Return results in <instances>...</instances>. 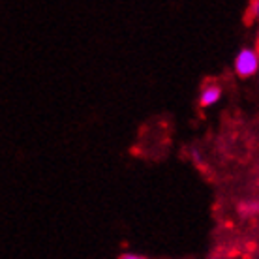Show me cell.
Instances as JSON below:
<instances>
[{"mask_svg": "<svg viewBox=\"0 0 259 259\" xmlns=\"http://www.w3.org/2000/svg\"><path fill=\"white\" fill-rule=\"evenodd\" d=\"M259 68V55L253 49H242L235 59V71L240 77H250Z\"/></svg>", "mask_w": 259, "mask_h": 259, "instance_id": "cell-1", "label": "cell"}, {"mask_svg": "<svg viewBox=\"0 0 259 259\" xmlns=\"http://www.w3.org/2000/svg\"><path fill=\"white\" fill-rule=\"evenodd\" d=\"M222 96V89L216 84H208L205 91L201 92V105H214Z\"/></svg>", "mask_w": 259, "mask_h": 259, "instance_id": "cell-2", "label": "cell"}, {"mask_svg": "<svg viewBox=\"0 0 259 259\" xmlns=\"http://www.w3.org/2000/svg\"><path fill=\"white\" fill-rule=\"evenodd\" d=\"M240 212L244 214V216L259 214V203L257 201H252V203H244V205H240Z\"/></svg>", "mask_w": 259, "mask_h": 259, "instance_id": "cell-3", "label": "cell"}, {"mask_svg": "<svg viewBox=\"0 0 259 259\" xmlns=\"http://www.w3.org/2000/svg\"><path fill=\"white\" fill-rule=\"evenodd\" d=\"M120 259H147V257H143V255H136V253H122Z\"/></svg>", "mask_w": 259, "mask_h": 259, "instance_id": "cell-4", "label": "cell"}, {"mask_svg": "<svg viewBox=\"0 0 259 259\" xmlns=\"http://www.w3.org/2000/svg\"><path fill=\"white\" fill-rule=\"evenodd\" d=\"M253 13H255V15H257V17H259V2H255V4H253Z\"/></svg>", "mask_w": 259, "mask_h": 259, "instance_id": "cell-5", "label": "cell"}]
</instances>
